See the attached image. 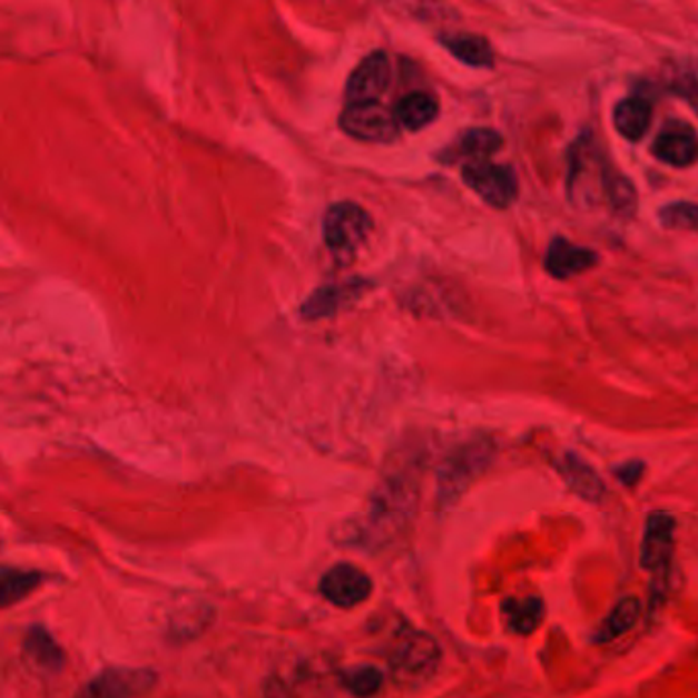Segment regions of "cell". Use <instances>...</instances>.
Instances as JSON below:
<instances>
[{
  "instance_id": "cell-11",
  "label": "cell",
  "mask_w": 698,
  "mask_h": 698,
  "mask_svg": "<svg viewBox=\"0 0 698 698\" xmlns=\"http://www.w3.org/2000/svg\"><path fill=\"white\" fill-rule=\"evenodd\" d=\"M676 521L668 512H651L646 521L639 563L648 571L668 570L674 556Z\"/></svg>"
},
{
  "instance_id": "cell-3",
  "label": "cell",
  "mask_w": 698,
  "mask_h": 698,
  "mask_svg": "<svg viewBox=\"0 0 698 698\" xmlns=\"http://www.w3.org/2000/svg\"><path fill=\"white\" fill-rule=\"evenodd\" d=\"M494 459V444L488 439H475L455 446L441 463L439 470V504H455L471 483L490 468Z\"/></svg>"
},
{
  "instance_id": "cell-9",
  "label": "cell",
  "mask_w": 698,
  "mask_h": 698,
  "mask_svg": "<svg viewBox=\"0 0 698 698\" xmlns=\"http://www.w3.org/2000/svg\"><path fill=\"white\" fill-rule=\"evenodd\" d=\"M322 597L338 609H353L365 602L373 592V582L367 573L353 563H336L319 580Z\"/></svg>"
},
{
  "instance_id": "cell-27",
  "label": "cell",
  "mask_w": 698,
  "mask_h": 698,
  "mask_svg": "<svg viewBox=\"0 0 698 698\" xmlns=\"http://www.w3.org/2000/svg\"><path fill=\"white\" fill-rule=\"evenodd\" d=\"M643 471H646V465L641 461H627L619 468H615V475L619 478V482L622 485L631 488V485H637V482L643 478Z\"/></svg>"
},
{
  "instance_id": "cell-10",
  "label": "cell",
  "mask_w": 698,
  "mask_h": 698,
  "mask_svg": "<svg viewBox=\"0 0 698 698\" xmlns=\"http://www.w3.org/2000/svg\"><path fill=\"white\" fill-rule=\"evenodd\" d=\"M392 78V63L385 51L368 53L363 62L356 66L353 75L348 77L346 85V101L348 105L356 102H380V97L390 87Z\"/></svg>"
},
{
  "instance_id": "cell-5",
  "label": "cell",
  "mask_w": 698,
  "mask_h": 698,
  "mask_svg": "<svg viewBox=\"0 0 698 698\" xmlns=\"http://www.w3.org/2000/svg\"><path fill=\"white\" fill-rule=\"evenodd\" d=\"M373 222L361 205L341 201L324 216V242L338 260H348L365 244Z\"/></svg>"
},
{
  "instance_id": "cell-26",
  "label": "cell",
  "mask_w": 698,
  "mask_h": 698,
  "mask_svg": "<svg viewBox=\"0 0 698 698\" xmlns=\"http://www.w3.org/2000/svg\"><path fill=\"white\" fill-rule=\"evenodd\" d=\"M660 222L666 228L692 229V232H697L698 205L686 204V201L666 205L663 209H660Z\"/></svg>"
},
{
  "instance_id": "cell-20",
  "label": "cell",
  "mask_w": 698,
  "mask_h": 698,
  "mask_svg": "<svg viewBox=\"0 0 698 698\" xmlns=\"http://www.w3.org/2000/svg\"><path fill=\"white\" fill-rule=\"evenodd\" d=\"M615 127L622 138L637 141L646 136L651 124V105L646 99H625L615 107Z\"/></svg>"
},
{
  "instance_id": "cell-19",
  "label": "cell",
  "mask_w": 698,
  "mask_h": 698,
  "mask_svg": "<svg viewBox=\"0 0 698 698\" xmlns=\"http://www.w3.org/2000/svg\"><path fill=\"white\" fill-rule=\"evenodd\" d=\"M439 115V102L429 92H410L395 105V119L410 131L431 126Z\"/></svg>"
},
{
  "instance_id": "cell-14",
  "label": "cell",
  "mask_w": 698,
  "mask_h": 698,
  "mask_svg": "<svg viewBox=\"0 0 698 698\" xmlns=\"http://www.w3.org/2000/svg\"><path fill=\"white\" fill-rule=\"evenodd\" d=\"M597 253L580 248L566 238H556L549 244L545 254V268L556 279H570L588 268L597 267Z\"/></svg>"
},
{
  "instance_id": "cell-15",
  "label": "cell",
  "mask_w": 698,
  "mask_h": 698,
  "mask_svg": "<svg viewBox=\"0 0 698 698\" xmlns=\"http://www.w3.org/2000/svg\"><path fill=\"white\" fill-rule=\"evenodd\" d=\"M371 287L365 281H348L341 285H331V287H322L314 295H309V299L302 307V314L307 319H317V317L332 316L338 309H343L351 302H355L356 297H361L363 292Z\"/></svg>"
},
{
  "instance_id": "cell-17",
  "label": "cell",
  "mask_w": 698,
  "mask_h": 698,
  "mask_svg": "<svg viewBox=\"0 0 698 698\" xmlns=\"http://www.w3.org/2000/svg\"><path fill=\"white\" fill-rule=\"evenodd\" d=\"M502 136L494 131V129H488V127H475L465 131L455 146L449 150L451 154V160L455 158H468L470 163H485V158H490L492 154L498 153L502 148Z\"/></svg>"
},
{
  "instance_id": "cell-22",
  "label": "cell",
  "mask_w": 698,
  "mask_h": 698,
  "mask_svg": "<svg viewBox=\"0 0 698 698\" xmlns=\"http://www.w3.org/2000/svg\"><path fill=\"white\" fill-rule=\"evenodd\" d=\"M446 50L451 51L458 60L473 68H490L494 63V53L485 39L471 33H455L441 38Z\"/></svg>"
},
{
  "instance_id": "cell-1",
  "label": "cell",
  "mask_w": 698,
  "mask_h": 698,
  "mask_svg": "<svg viewBox=\"0 0 698 698\" xmlns=\"http://www.w3.org/2000/svg\"><path fill=\"white\" fill-rule=\"evenodd\" d=\"M419 502L416 483L402 473H392L371 498L365 521L361 522L363 541L380 545L406 529ZM358 537V541H361Z\"/></svg>"
},
{
  "instance_id": "cell-6",
  "label": "cell",
  "mask_w": 698,
  "mask_h": 698,
  "mask_svg": "<svg viewBox=\"0 0 698 698\" xmlns=\"http://www.w3.org/2000/svg\"><path fill=\"white\" fill-rule=\"evenodd\" d=\"M344 134L355 140L390 144L397 138V119L381 102H356L341 114Z\"/></svg>"
},
{
  "instance_id": "cell-7",
  "label": "cell",
  "mask_w": 698,
  "mask_h": 698,
  "mask_svg": "<svg viewBox=\"0 0 698 698\" xmlns=\"http://www.w3.org/2000/svg\"><path fill=\"white\" fill-rule=\"evenodd\" d=\"M148 668H107L82 686L75 698H140L156 686Z\"/></svg>"
},
{
  "instance_id": "cell-13",
  "label": "cell",
  "mask_w": 698,
  "mask_h": 698,
  "mask_svg": "<svg viewBox=\"0 0 698 698\" xmlns=\"http://www.w3.org/2000/svg\"><path fill=\"white\" fill-rule=\"evenodd\" d=\"M551 463L573 494L580 495L586 502L594 504L602 502V498L607 495V483L602 482V478L586 463L584 459L566 451L551 459Z\"/></svg>"
},
{
  "instance_id": "cell-8",
  "label": "cell",
  "mask_w": 698,
  "mask_h": 698,
  "mask_svg": "<svg viewBox=\"0 0 698 698\" xmlns=\"http://www.w3.org/2000/svg\"><path fill=\"white\" fill-rule=\"evenodd\" d=\"M463 183L475 190L485 204L504 209L519 195V180L512 168L492 163H468L463 166Z\"/></svg>"
},
{
  "instance_id": "cell-2",
  "label": "cell",
  "mask_w": 698,
  "mask_h": 698,
  "mask_svg": "<svg viewBox=\"0 0 698 698\" xmlns=\"http://www.w3.org/2000/svg\"><path fill=\"white\" fill-rule=\"evenodd\" d=\"M570 193L582 204L602 199L610 207V199L622 180L621 173L612 170L604 154L592 136H582L571 146Z\"/></svg>"
},
{
  "instance_id": "cell-24",
  "label": "cell",
  "mask_w": 698,
  "mask_h": 698,
  "mask_svg": "<svg viewBox=\"0 0 698 698\" xmlns=\"http://www.w3.org/2000/svg\"><path fill=\"white\" fill-rule=\"evenodd\" d=\"M668 87L698 111V62H676L668 68Z\"/></svg>"
},
{
  "instance_id": "cell-16",
  "label": "cell",
  "mask_w": 698,
  "mask_h": 698,
  "mask_svg": "<svg viewBox=\"0 0 698 698\" xmlns=\"http://www.w3.org/2000/svg\"><path fill=\"white\" fill-rule=\"evenodd\" d=\"M23 653L31 666L43 672L62 670L66 653L43 627H31L23 639Z\"/></svg>"
},
{
  "instance_id": "cell-25",
  "label": "cell",
  "mask_w": 698,
  "mask_h": 698,
  "mask_svg": "<svg viewBox=\"0 0 698 698\" xmlns=\"http://www.w3.org/2000/svg\"><path fill=\"white\" fill-rule=\"evenodd\" d=\"M343 685L356 698H368L380 692L383 676L375 666H358L343 674Z\"/></svg>"
},
{
  "instance_id": "cell-21",
  "label": "cell",
  "mask_w": 698,
  "mask_h": 698,
  "mask_svg": "<svg viewBox=\"0 0 698 698\" xmlns=\"http://www.w3.org/2000/svg\"><path fill=\"white\" fill-rule=\"evenodd\" d=\"M639 619H641V602L635 597L622 598L598 627L594 641L609 643L612 639H619L622 635L629 633Z\"/></svg>"
},
{
  "instance_id": "cell-18",
  "label": "cell",
  "mask_w": 698,
  "mask_h": 698,
  "mask_svg": "<svg viewBox=\"0 0 698 698\" xmlns=\"http://www.w3.org/2000/svg\"><path fill=\"white\" fill-rule=\"evenodd\" d=\"M502 612L512 633L531 635L543 622L545 604L537 597L508 598L502 602Z\"/></svg>"
},
{
  "instance_id": "cell-4",
  "label": "cell",
  "mask_w": 698,
  "mask_h": 698,
  "mask_svg": "<svg viewBox=\"0 0 698 698\" xmlns=\"http://www.w3.org/2000/svg\"><path fill=\"white\" fill-rule=\"evenodd\" d=\"M441 656V648L432 635L419 629H404L397 635L390 653V670L397 685H424L439 670Z\"/></svg>"
},
{
  "instance_id": "cell-23",
  "label": "cell",
  "mask_w": 698,
  "mask_h": 698,
  "mask_svg": "<svg viewBox=\"0 0 698 698\" xmlns=\"http://www.w3.org/2000/svg\"><path fill=\"white\" fill-rule=\"evenodd\" d=\"M41 584L39 571L14 570L4 566L0 571V602L2 607H11L14 602L29 597Z\"/></svg>"
},
{
  "instance_id": "cell-12",
  "label": "cell",
  "mask_w": 698,
  "mask_h": 698,
  "mask_svg": "<svg viewBox=\"0 0 698 698\" xmlns=\"http://www.w3.org/2000/svg\"><path fill=\"white\" fill-rule=\"evenodd\" d=\"M651 150L666 165L678 168L695 165L698 160L697 134L685 121H670L661 127L660 136L653 141Z\"/></svg>"
}]
</instances>
